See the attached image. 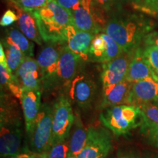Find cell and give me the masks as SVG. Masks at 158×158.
<instances>
[{
  "mask_svg": "<svg viewBox=\"0 0 158 158\" xmlns=\"http://www.w3.org/2000/svg\"><path fill=\"white\" fill-rule=\"evenodd\" d=\"M82 61L66 45H62L59 61V86H70L78 76Z\"/></svg>",
  "mask_w": 158,
  "mask_h": 158,
  "instance_id": "obj_11",
  "label": "cell"
},
{
  "mask_svg": "<svg viewBox=\"0 0 158 158\" xmlns=\"http://www.w3.org/2000/svg\"><path fill=\"white\" fill-rule=\"evenodd\" d=\"M135 51V50L124 51L116 58L102 64L100 78L102 89L118 84L125 80L128 68Z\"/></svg>",
  "mask_w": 158,
  "mask_h": 158,
  "instance_id": "obj_10",
  "label": "cell"
},
{
  "mask_svg": "<svg viewBox=\"0 0 158 158\" xmlns=\"http://www.w3.org/2000/svg\"><path fill=\"white\" fill-rule=\"evenodd\" d=\"M73 130L69 138V157L76 158L84 149L88 137V128L84 127L80 116L76 114L75 118Z\"/></svg>",
  "mask_w": 158,
  "mask_h": 158,
  "instance_id": "obj_21",
  "label": "cell"
},
{
  "mask_svg": "<svg viewBox=\"0 0 158 158\" xmlns=\"http://www.w3.org/2000/svg\"><path fill=\"white\" fill-rule=\"evenodd\" d=\"M133 83L127 80L102 89V97L100 108L106 109L120 105L129 104L130 95Z\"/></svg>",
  "mask_w": 158,
  "mask_h": 158,
  "instance_id": "obj_15",
  "label": "cell"
},
{
  "mask_svg": "<svg viewBox=\"0 0 158 158\" xmlns=\"http://www.w3.org/2000/svg\"><path fill=\"white\" fill-rule=\"evenodd\" d=\"M95 34L83 31L71 24L65 31V43L70 51L83 61H89L91 43Z\"/></svg>",
  "mask_w": 158,
  "mask_h": 158,
  "instance_id": "obj_13",
  "label": "cell"
},
{
  "mask_svg": "<svg viewBox=\"0 0 158 158\" xmlns=\"http://www.w3.org/2000/svg\"><path fill=\"white\" fill-rule=\"evenodd\" d=\"M52 144L67 141L75 122L76 116L73 111L72 105L68 97L62 94L53 104Z\"/></svg>",
  "mask_w": 158,
  "mask_h": 158,
  "instance_id": "obj_6",
  "label": "cell"
},
{
  "mask_svg": "<svg viewBox=\"0 0 158 158\" xmlns=\"http://www.w3.org/2000/svg\"><path fill=\"white\" fill-rule=\"evenodd\" d=\"M73 25L81 30L97 33L102 28L97 21L91 0H82L78 8L72 13Z\"/></svg>",
  "mask_w": 158,
  "mask_h": 158,
  "instance_id": "obj_18",
  "label": "cell"
},
{
  "mask_svg": "<svg viewBox=\"0 0 158 158\" xmlns=\"http://www.w3.org/2000/svg\"><path fill=\"white\" fill-rule=\"evenodd\" d=\"M13 158H45V154L41 155V154H37L33 152L30 149H25L23 151L20 152L19 154L15 155Z\"/></svg>",
  "mask_w": 158,
  "mask_h": 158,
  "instance_id": "obj_33",
  "label": "cell"
},
{
  "mask_svg": "<svg viewBox=\"0 0 158 158\" xmlns=\"http://www.w3.org/2000/svg\"><path fill=\"white\" fill-rule=\"evenodd\" d=\"M155 76L152 69L144 54L143 48L139 47L134 53L125 79L132 83H135Z\"/></svg>",
  "mask_w": 158,
  "mask_h": 158,
  "instance_id": "obj_19",
  "label": "cell"
},
{
  "mask_svg": "<svg viewBox=\"0 0 158 158\" xmlns=\"http://www.w3.org/2000/svg\"><path fill=\"white\" fill-rule=\"evenodd\" d=\"M0 152L2 158H13L19 154L23 137L21 120L11 108L2 105Z\"/></svg>",
  "mask_w": 158,
  "mask_h": 158,
  "instance_id": "obj_4",
  "label": "cell"
},
{
  "mask_svg": "<svg viewBox=\"0 0 158 158\" xmlns=\"http://www.w3.org/2000/svg\"><path fill=\"white\" fill-rule=\"evenodd\" d=\"M136 10L144 14L158 16V0H143L138 2L132 3Z\"/></svg>",
  "mask_w": 158,
  "mask_h": 158,
  "instance_id": "obj_28",
  "label": "cell"
},
{
  "mask_svg": "<svg viewBox=\"0 0 158 158\" xmlns=\"http://www.w3.org/2000/svg\"><path fill=\"white\" fill-rule=\"evenodd\" d=\"M100 121L115 135H123L141 126V112L138 106L133 105L116 106L104 109L100 114Z\"/></svg>",
  "mask_w": 158,
  "mask_h": 158,
  "instance_id": "obj_3",
  "label": "cell"
},
{
  "mask_svg": "<svg viewBox=\"0 0 158 158\" xmlns=\"http://www.w3.org/2000/svg\"><path fill=\"white\" fill-rule=\"evenodd\" d=\"M53 0H14L13 3L23 10L34 13L35 11L43 8Z\"/></svg>",
  "mask_w": 158,
  "mask_h": 158,
  "instance_id": "obj_26",
  "label": "cell"
},
{
  "mask_svg": "<svg viewBox=\"0 0 158 158\" xmlns=\"http://www.w3.org/2000/svg\"><path fill=\"white\" fill-rule=\"evenodd\" d=\"M112 148V138L108 130L89 127L84 149L76 158H106Z\"/></svg>",
  "mask_w": 158,
  "mask_h": 158,
  "instance_id": "obj_8",
  "label": "cell"
},
{
  "mask_svg": "<svg viewBox=\"0 0 158 158\" xmlns=\"http://www.w3.org/2000/svg\"><path fill=\"white\" fill-rule=\"evenodd\" d=\"M11 4L13 7L16 10L17 14L19 15V20L17 21L19 29L27 38L37 44L42 45L44 42L40 33L36 19L33 13L23 10L14 4Z\"/></svg>",
  "mask_w": 158,
  "mask_h": 158,
  "instance_id": "obj_20",
  "label": "cell"
},
{
  "mask_svg": "<svg viewBox=\"0 0 158 158\" xmlns=\"http://www.w3.org/2000/svg\"><path fill=\"white\" fill-rule=\"evenodd\" d=\"M46 158H68L69 139L53 144L48 152L45 154Z\"/></svg>",
  "mask_w": 158,
  "mask_h": 158,
  "instance_id": "obj_27",
  "label": "cell"
},
{
  "mask_svg": "<svg viewBox=\"0 0 158 158\" xmlns=\"http://www.w3.org/2000/svg\"><path fill=\"white\" fill-rule=\"evenodd\" d=\"M121 0H91L97 21L103 29L110 15L119 10Z\"/></svg>",
  "mask_w": 158,
  "mask_h": 158,
  "instance_id": "obj_23",
  "label": "cell"
},
{
  "mask_svg": "<svg viewBox=\"0 0 158 158\" xmlns=\"http://www.w3.org/2000/svg\"><path fill=\"white\" fill-rule=\"evenodd\" d=\"M33 14L43 42L47 44H64L66 29L73 24L70 11L53 0Z\"/></svg>",
  "mask_w": 158,
  "mask_h": 158,
  "instance_id": "obj_2",
  "label": "cell"
},
{
  "mask_svg": "<svg viewBox=\"0 0 158 158\" xmlns=\"http://www.w3.org/2000/svg\"><path fill=\"white\" fill-rule=\"evenodd\" d=\"M53 105H42L40 111L30 131L27 133L29 149L33 152L44 155L52 144Z\"/></svg>",
  "mask_w": 158,
  "mask_h": 158,
  "instance_id": "obj_5",
  "label": "cell"
},
{
  "mask_svg": "<svg viewBox=\"0 0 158 158\" xmlns=\"http://www.w3.org/2000/svg\"><path fill=\"white\" fill-rule=\"evenodd\" d=\"M55 1L64 8L73 13L78 8L82 0H55Z\"/></svg>",
  "mask_w": 158,
  "mask_h": 158,
  "instance_id": "obj_31",
  "label": "cell"
},
{
  "mask_svg": "<svg viewBox=\"0 0 158 158\" xmlns=\"http://www.w3.org/2000/svg\"><path fill=\"white\" fill-rule=\"evenodd\" d=\"M136 106L141 112V127L158 129V102H147Z\"/></svg>",
  "mask_w": 158,
  "mask_h": 158,
  "instance_id": "obj_24",
  "label": "cell"
},
{
  "mask_svg": "<svg viewBox=\"0 0 158 158\" xmlns=\"http://www.w3.org/2000/svg\"><path fill=\"white\" fill-rule=\"evenodd\" d=\"M48 44L43 47L37 56V63L42 76V92L59 87L58 70L61 46Z\"/></svg>",
  "mask_w": 158,
  "mask_h": 158,
  "instance_id": "obj_7",
  "label": "cell"
},
{
  "mask_svg": "<svg viewBox=\"0 0 158 158\" xmlns=\"http://www.w3.org/2000/svg\"><path fill=\"white\" fill-rule=\"evenodd\" d=\"M147 102H158V77L156 76L133 84L129 105L138 106Z\"/></svg>",
  "mask_w": 158,
  "mask_h": 158,
  "instance_id": "obj_14",
  "label": "cell"
},
{
  "mask_svg": "<svg viewBox=\"0 0 158 158\" xmlns=\"http://www.w3.org/2000/svg\"><path fill=\"white\" fill-rule=\"evenodd\" d=\"M143 52L154 73L158 77V48L152 45H145Z\"/></svg>",
  "mask_w": 158,
  "mask_h": 158,
  "instance_id": "obj_29",
  "label": "cell"
},
{
  "mask_svg": "<svg viewBox=\"0 0 158 158\" xmlns=\"http://www.w3.org/2000/svg\"><path fill=\"white\" fill-rule=\"evenodd\" d=\"M145 45H152L158 48V31H152L143 40Z\"/></svg>",
  "mask_w": 158,
  "mask_h": 158,
  "instance_id": "obj_34",
  "label": "cell"
},
{
  "mask_svg": "<svg viewBox=\"0 0 158 158\" xmlns=\"http://www.w3.org/2000/svg\"><path fill=\"white\" fill-rule=\"evenodd\" d=\"M71 85V96L78 106L84 110L90 108L97 90L94 81L87 76L76 77Z\"/></svg>",
  "mask_w": 158,
  "mask_h": 158,
  "instance_id": "obj_16",
  "label": "cell"
},
{
  "mask_svg": "<svg viewBox=\"0 0 158 158\" xmlns=\"http://www.w3.org/2000/svg\"><path fill=\"white\" fill-rule=\"evenodd\" d=\"M22 90L42 91V76L37 59L26 57L15 74Z\"/></svg>",
  "mask_w": 158,
  "mask_h": 158,
  "instance_id": "obj_12",
  "label": "cell"
},
{
  "mask_svg": "<svg viewBox=\"0 0 158 158\" xmlns=\"http://www.w3.org/2000/svg\"><path fill=\"white\" fill-rule=\"evenodd\" d=\"M141 132L148 138L149 141L158 147V129L141 127Z\"/></svg>",
  "mask_w": 158,
  "mask_h": 158,
  "instance_id": "obj_32",
  "label": "cell"
},
{
  "mask_svg": "<svg viewBox=\"0 0 158 158\" xmlns=\"http://www.w3.org/2000/svg\"><path fill=\"white\" fill-rule=\"evenodd\" d=\"M124 51L111 37L103 30L94 35L91 43L89 61L100 64L116 58Z\"/></svg>",
  "mask_w": 158,
  "mask_h": 158,
  "instance_id": "obj_9",
  "label": "cell"
},
{
  "mask_svg": "<svg viewBox=\"0 0 158 158\" xmlns=\"http://www.w3.org/2000/svg\"><path fill=\"white\" fill-rule=\"evenodd\" d=\"M126 1H130L132 3H135V2H138L143 1V0H126Z\"/></svg>",
  "mask_w": 158,
  "mask_h": 158,
  "instance_id": "obj_36",
  "label": "cell"
},
{
  "mask_svg": "<svg viewBox=\"0 0 158 158\" xmlns=\"http://www.w3.org/2000/svg\"><path fill=\"white\" fill-rule=\"evenodd\" d=\"M143 158H158V155H148L144 156Z\"/></svg>",
  "mask_w": 158,
  "mask_h": 158,
  "instance_id": "obj_35",
  "label": "cell"
},
{
  "mask_svg": "<svg viewBox=\"0 0 158 158\" xmlns=\"http://www.w3.org/2000/svg\"><path fill=\"white\" fill-rule=\"evenodd\" d=\"M18 20H19V15L17 13H15L13 10L7 9L1 18L0 25L2 27H9L13 23L17 22Z\"/></svg>",
  "mask_w": 158,
  "mask_h": 158,
  "instance_id": "obj_30",
  "label": "cell"
},
{
  "mask_svg": "<svg viewBox=\"0 0 158 158\" xmlns=\"http://www.w3.org/2000/svg\"><path fill=\"white\" fill-rule=\"evenodd\" d=\"M2 40L15 45L26 57L34 56V43L27 38L17 27H12L5 30Z\"/></svg>",
  "mask_w": 158,
  "mask_h": 158,
  "instance_id": "obj_22",
  "label": "cell"
},
{
  "mask_svg": "<svg viewBox=\"0 0 158 158\" xmlns=\"http://www.w3.org/2000/svg\"><path fill=\"white\" fill-rule=\"evenodd\" d=\"M1 43L2 44L4 49H5L8 68L12 73L15 75L20 65L25 59L26 56L23 54L22 51L15 45L5 42L2 40H1Z\"/></svg>",
  "mask_w": 158,
  "mask_h": 158,
  "instance_id": "obj_25",
  "label": "cell"
},
{
  "mask_svg": "<svg viewBox=\"0 0 158 158\" xmlns=\"http://www.w3.org/2000/svg\"><path fill=\"white\" fill-rule=\"evenodd\" d=\"M45 158H46V157H45Z\"/></svg>",
  "mask_w": 158,
  "mask_h": 158,
  "instance_id": "obj_39",
  "label": "cell"
},
{
  "mask_svg": "<svg viewBox=\"0 0 158 158\" xmlns=\"http://www.w3.org/2000/svg\"><path fill=\"white\" fill-rule=\"evenodd\" d=\"M153 23L143 15L122 13L118 10L105 23L103 30L125 51H135L152 32Z\"/></svg>",
  "mask_w": 158,
  "mask_h": 158,
  "instance_id": "obj_1",
  "label": "cell"
},
{
  "mask_svg": "<svg viewBox=\"0 0 158 158\" xmlns=\"http://www.w3.org/2000/svg\"><path fill=\"white\" fill-rule=\"evenodd\" d=\"M41 94L40 90H23L20 98L27 133L30 131L42 108Z\"/></svg>",
  "mask_w": 158,
  "mask_h": 158,
  "instance_id": "obj_17",
  "label": "cell"
},
{
  "mask_svg": "<svg viewBox=\"0 0 158 158\" xmlns=\"http://www.w3.org/2000/svg\"><path fill=\"white\" fill-rule=\"evenodd\" d=\"M7 1H9L10 2H13V1H14V0H7Z\"/></svg>",
  "mask_w": 158,
  "mask_h": 158,
  "instance_id": "obj_38",
  "label": "cell"
},
{
  "mask_svg": "<svg viewBox=\"0 0 158 158\" xmlns=\"http://www.w3.org/2000/svg\"><path fill=\"white\" fill-rule=\"evenodd\" d=\"M121 158H139L138 157H136V156H127V157H121Z\"/></svg>",
  "mask_w": 158,
  "mask_h": 158,
  "instance_id": "obj_37",
  "label": "cell"
}]
</instances>
